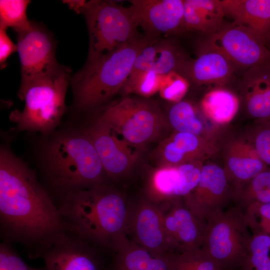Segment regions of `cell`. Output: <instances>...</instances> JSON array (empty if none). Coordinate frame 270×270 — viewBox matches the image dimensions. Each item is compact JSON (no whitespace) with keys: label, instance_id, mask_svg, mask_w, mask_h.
Listing matches in <instances>:
<instances>
[{"label":"cell","instance_id":"22","mask_svg":"<svg viewBox=\"0 0 270 270\" xmlns=\"http://www.w3.org/2000/svg\"><path fill=\"white\" fill-rule=\"evenodd\" d=\"M246 110L255 121L270 120V65L248 69L242 82Z\"/></svg>","mask_w":270,"mask_h":270},{"label":"cell","instance_id":"38","mask_svg":"<svg viewBox=\"0 0 270 270\" xmlns=\"http://www.w3.org/2000/svg\"><path fill=\"white\" fill-rule=\"evenodd\" d=\"M7 28L0 26V64L1 68L6 66L8 58L14 52L18 51V46L8 36Z\"/></svg>","mask_w":270,"mask_h":270},{"label":"cell","instance_id":"21","mask_svg":"<svg viewBox=\"0 0 270 270\" xmlns=\"http://www.w3.org/2000/svg\"><path fill=\"white\" fill-rule=\"evenodd\" d=\"M173 254L151 251L126 238L111 254L104 270H172Z\"/></svg>","mask_w":270,"mask_h":270},{"label":"cell","instance_id":"13","mask_svg":"<svg viewBox=\"0 0 270 270\" xmlns=\"http://www.w3.org/2000/svg\"><path fill=\"white\" fill-rule=\"evenodd\" d=\"M204 162L157 166L148 175L144 196L157 205L183 198L198 184Z\"/></svg>","mask_w":270,"mask_h":270},{"label":"cell","instance_id":"41","mask_svg":"<svg viewBox=\"0 0 270 270\" xmlns=\"http://www.w3.org/2000/svg\"><path fill=\"white\" fill-rule=\"evenodd\" d=\"M268 235H269V236H270V233L268 234Z\"/></svg>","mask_w":270,"mask_h":270},{"label":"cell","instance_id":"27","mask_svg":"<svg viewBox=\"0 0 270 270\" xmlns=\"http://www.w3.org/2000/svg\"><path fill=\"white\" fill-rule=\"evenodd\" d=\"M270 202V169L267 168L234 190L232 204L244 211L254 203Z\"/></svg>","mask_w":270,"mask_h":270},{"label":"cell","instance_id":"28","mask_svg":"<svg viewBox=\"0 0 270 270\" xmlns=\"http://www.w3.org/2000/svg\"><path fill=\"white\" fill-rule=\"evenodd\" d=\"M190 58L174 42L158 38L154 62L150 70L165 76L172 72H177Z\"/></svg>","mask_w":270,"mask_h":270},{"label":"cell","instance_id":"3","mask_svg":"<svg viewBox=\"0 0 270 270\" xmlns=\"http://www.w3.org/2000/svg\"><path fill=\"white\" fill-rule=\"evenodd\" d=\"M56 206L79 236L106 254L127 237L129 200L109 183L71 193Z\"/></svg>","mask_w":270,"mask_h":270},{"label":"cell","instance_id":"37","mask_svg":"<svg viewBox=\"0 0 270 270\" xmlns=\"http://www.w3.org/2000/svg\"><path fill=\"white\" fill-rule=\"evenodd\" d=\"M165 76L151 70L147 71L138 78L130 92L144 97L150 96L160 90Z\"/></svg>","mask_w":270,"mask_h":270},{"label":"cell","instance_id":"1","mask_svg":"<svg viewBox=\"0 0 270 270\" xmlns=\"http://www.w3.org/2000/svg\"><path fill=\"white\" fill-rule=\"evenodd\" d=\"M71 226L36 172L5 146L0 150V236L19 244L30 260L41 258Z\"/></svg>","mask_w":270,"mask_h":270},{"label":"cell","instance_id":"9","mask_svg":"<svg viewBox=\"0 0 270 270\" xmlns=\"http://www.w3.org/2000/svg\"><path fill=\"white\" fill-rule=\"evenodd\" d=\"M206 45L222 53L235 66L248 70L270 65L267 42L249 29L233 23L224 24L209 36Z\"/></svg>","mask_w":270,"mask_h":270},{"label":"cell","instance_id":"11","mask_svg":"<svg viewBox=\"0 0 270 270\" xmlns=\"http://www.w3.org/2000/svg\"><path fill=\"white\" fill-rule=\"evenodd\" d=\"M234 192L222 167L207 161L203 165L198 184L182 198L196 217L208 222L229 206Z\"/></svg>","mask_w":270,"mask_h":270},{"label":"cell","instance_id":"39","mask_svg":"<svg viewBox=\"0 0 270 270\" xmlns=\"http://www.w3.org/2000/svg\"><path fill=\"white\" fill-rule=\"evenodd\" d=\"M270 42V38H269V40H268V42Z\"/></svg>","mask_w":270,"mask_h":270},{"label":"cell","instance_id":"12","mask_svg":"<svg viewBox=\"0 0 270 270\" xmlns=\"http://www.w3.org/2000/svg\"><path fill=\"white\" fill-rule=\"evenodd\" d=\"M17 34L21 84L50 74L60 66L56 58L54 38L43 26L32 22L29 29Z\"/></svg>","mask_w":270,"mask_h":270},{"label":"cell","instance_id":"40","mask_svg":"<svg viewBox=\"0 0 270 270\" xmlns=\"http://www.w3.org/2000/svg\"><path fill=\"white\" fill-rule=\"evenodd\" d=\"M268 45H269L270 48V42L269 43H268Z\"/></svg>","mask_w":270,"mask_h":270},{"label":"cell","instance_id":"34","mask_svg":"<svg viewBox=\"0 0 270 270\" xmlns=\"http://www.w3.org/2000/svg\"><path fill=\"white\" fill-rule=\"evenodd\" d=\"M252 232H270V202L254 203L244 211Z\"/></svg>","mask_w":270,"mask_h":270},{"label":"cell","instance_id":"6","mask_svg":"<svg viewBox=\"0 0 270 270\" xmlns=\"http://www.w3.org/2000/svg\"><path fill=\"white\" fill-rule=\"evenodd\" d=\"M80 13L84 16L88 32L87 63L101 60L141 38L130 8L114 2L85 0Z\"/></svg>","mask_w":270,"mask_h":270},{"label":"cell","instance_id":"10","mask_svg":"<svg viewBox=\"0 0 270 270\" xmlns=\"http://www.w3.org/2000/svg\"><path fill=\"white\" fill-rule=\"evenodd\" d=\"M126 234L130 240L156 252L172 254L178 250L166 228L160 208L144 196L129 201Z\"/></svg>","mask_w":270,"mask_h":270},{"label":"cell","instance_id":"26","mask_svg":"<svg viewBox=\"0 0 270 270\" xmlns=\"http://www.w3.org/2000/svg\"><path fill=\"white\" fill-rule=\"evenodd\" d=\"M168 120L176 132L217 140L216 130L208 128L195 108L187 101L176 102L169 110Z\"/></svg>","mask_w":270,"mask_h":270},{"label":"cell","instance_id":"18","mask_svg":"<svg viewBox=\"0 0 270 270\" xmlns=\"http://www.w3.org/2000/svg\"><path fill=\"white\" fill-rule=\"evenodd\" d=\"M235 66L222 53L206 45L196 59L186 60L176 72L188 82L212 90L232 80Z\"/></svg>","mask_w":270,"mask_h":270},{"label":"cell","instance_id":"24","mask_svg":"<svg viewBox=\"0 0 270 270\" xmlns=\"http://www.w3.org/2000/svg\"><path fill=\"white\" fill-rule=\"evenodd\" d=\"M222 0H184V28L212 35L224 24Z\"/></svg>","mask_w":270,"mask_h":270},{"label":"cell","instance_id":"5","mask_svg":"<svg viewBox=\"0 0 270 270\" xmlns=\"http://www.w3.org/2000/svg\"><path fill=\"white\" fill-rule=\"evenodd\" d=\"M70 80V69L60 65L50 74L21 84L18 96L24 102V108L12 111L9 116L17 130L52 133L66 112L65 98Z\"/></svg>","mask_w":270,"mask_h":270},{"label":"cell","instance_id":"2","mask_svg":"<svg viewBox=\"0 0 270 270\" xmlns=\"http://www.w3.org/2000/svg\"><path fill=\"white\" fill-rule=\"evenodd\" d=\"M43 186L56 204L67 195L108 183L98 152L82 129L58 132L43 145Z\"/></svg>","mask_w":270,"mask_h":270},{"label":"cell","instance_id":"8","mask_svg":"<svg viewBox=\"0 0 270 270\" xmlns=\"http://www.w3.org/2000/svg\"><path fill=\"white\" fill-rule=\"evenodd\" d=\"M98 120L108 124L129 144L138 148L157 140L168 122L154 103L130 98L110 104Z\"/></svg>","mask_w":270,"mask_h":270},{"label":"cell","instance_id":"32","mask_svg":"<svg viewBox=\"0 0 270 270\" xmlns=\"http://www.w3.org/2000/svg\"><path fill=\"white\" fill-rule=\"evenodd\" d=\"M157 39L156 38L144 47L136 58L132 72L122 88L126 92L130 93L140 76L150 70L156 50Z\"/></svg>","mask_w":270,"mask_h":270},{"label":"cell","instance_id":"7","mask_svg":"<svg viewBox=\"0 0 270 270\" xmlns=\"http://www.w3.org/2000/svg\"><path fill=\"white\" fill-rule=\"evenodd\" d=\"M243 211L231 204L206 222L201 248L222 270H239L252 237Z\"/></svg>","mask_w":270,"mask_h":270},{"label":"cell","instance_id":"36","mask_svg":"<svg viewBox=\"0 0 270 270\" xmlns=\"http://www.w3.org/2000/svg\"><path fill=\"white\" fill-rule=\"evenodd\" d=\"M0 270H46L34 268L26 264L14 248L13 246L2 242L0 244Z\"/></svg>","mask_w":270,"mask_h":270},{"label":"cell","instance_id":"23","mask_svg":"<svg viewBox=\"0 0 270 270\" xmlns=\"http://www.w3.org/2000/svg\"><path fill=\"white\" fill-rule=\"evenodd\" d=\"M226 16L233 23L252 30L268 44L270 34V0H222Z\"/></svg>","mask_w":270,"mask_h":270},{"label":"cell","instance_id":"4","mask_svg":"<svg viewBox=\"0 0 270 270\" xmlns=\"http://www.w3.org/2000/svg\"><path fill=\"white\" fill-rule=\"evenodd\" d=\"M156 38L146 34L101 60L86 62L71 78L75 106L89 109L116 94L122 89L138 55Z\"/></svg>","mask_w":270,"mask_h":270},{"label":"cell","instance_id":"20","mask_svg":"<svg viewBox=\"0 0 270 270\" xmlns=\"http://www.w3.org/2000/svg\"><path fill=\"white\" fill-rule=\"evenodd\" d=\"M158 206L162 213L166 228L178 244V250L201 248L206 222L196 217L182 198Z\"/></svg>","mask_w":270,"mask_h":270},{"label":"cell","instance_id":"33","mask_svg":"<svg viewBox=\"0 0 270 270\" xmlns=\"http://www.w3.org/2000/svg\"><path fill=\"white\" fill-rule=\"evenodd\" d=\"M255 122L249 134L258 154L270 169V120Z\"/></svg>","mask_w":270,"mask_h":270},{"label":"cell","instance_id":"25","mask_svg":"<svg viewBox=\"0 0 270 270\" xmlns=\"http://www.w3.org/2000/svg\"><path fill=\"white\" fill-rule=\"evenodd\" d=\"M239 100L232 92L222 88L209 91L203 98L201 108L204 116L216 126L229 123L236 114Z\"/></svg>","mask_w":270,"mask_h":270},{"label":"cell","instance_id":"16","mask_svg":"<svg viewBox=\"0 0 270 270\" xmlns=\"http://www.w3.org/2000/svg\"><path fill=\"white\" fill-rule=\"evenodd\" d=\"M130 8L146 34L158 38L161 34L185 30L184 0H130Z\"/></svg>","mask_w":270,"mask_h":270},{"label":"cell","instance_id":"17","mask_svg":"<svg viewBox=\"0 0 270 270\" xmlns=\"http://www.w3.org/2000/svg\"><path fill=\"white\" fill-rule=\"evenodd\" d=\"M218 150L216 140L174 131L158 144L153 156L157 166H178L192 162H207Z\"/></svg>","mask_w":270,"mask_h":270},{"label":"cell","instance_id":"30","mask_svg":"<svg viewBox=\"0 0 270 270\" xmlns=\"http://www.w3.org/2000/svg\"><path fill=\"white\" fill-rule=\"evenodd\" d=\"M28 0H0V26L12 28L16 32L29 29L32 22L28 20L26 9Z\"/></svg>","mask_w":270,"mask_h":270},{"label":"cell","instance_id":"35","mask_svg":"<svg viewBox=\"0 0 270 270\" xmlns=\"http://www.w3.org/2000/svg\"><path fill=\"white\" fill-rule=\"evenodd\" d=\"M188 86L185 78L176 72H172L164 76L159 90L162 98L177 102L184 96Z\"/></svg>","mask_w":270,"mask_h":270},{"label":"cell","instance_id":"14","mask_svg":"<svg viewBox=\"0 0 270 270\" xmlns=\"http://www.w3.org/2000/svg\"><path fill=\"white\" fill-rule=\"evenodd\" d=\"M105 254L72 230L41 258L46 270H104Z\"/></svg>","mask_w":270,"mask_h":270},{"label":"cell","instance_id":"15","mask_svg":"<svg viewBox=\"0 0 270 270\" xmlns=\"http://www.w3.org/2000/svg\"><path fill=\"white\" fill-rule=\"evenodd\" d=\"M84 131L90 138L108 180H118L132 170L138 158L129 144L98 119Z\"/></svg>","mask_w":270,"mask_h":270},{"label":"cell","instance_id":"29","mask_svg":"<svg viewBox=\"0 0 270 270\" xmlns=\"http://www.w3.org/2000/svg\"><path fill=\"white\" fill-rule=\"evenodd\" d=\"M239 270H270V236L252 232L246 256Z\"/></svg>","mask_w":270,"mask_h":270},{"label":"cell","instance_id":"31","mask_svg":"<svg viewBox=\"0 0 270 270\" xmlns=\"http://www.w3.org/2000/svg\"><path fill=\"white\" fill-rule=\"evenodd\" d=\"M172 270H222L201 248L178 250L173 254Z\"/></svg>","mask_w":270,"mask_h":270},{"label":"cell","instance_id":"19","mask_svg":"<svg viewBox=\"0 0 270 270\" xmlns=\"http://www.w3.org/2000/svg\"><path fill=\"white\" fill-rule=\"evenodd\" d=\"M223 150L222 168L234 190L268 168L258 154L249 133L228 140Z\"/></svg>","mask_w":270,"mask_h":270}]
</instances>
